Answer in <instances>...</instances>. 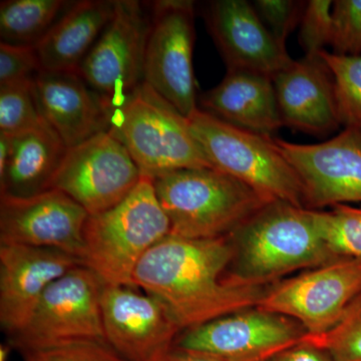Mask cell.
<instances>
[{
    "mask_svg": "<svg viewBox=\"0 0 361 361\" xmlns=\"http://www.w3.org/2000/svg\"><path fill=\"white\" fill-rule=\"evenodd\" d=\"M234 247L227 237L188 239L169 234L142 259L137 288L165 304L182 330L258 306L268 288L232 283L226 270Z\"/></svg>",
    "mask_w": 361,
    "mask_h": 361,
    "instance_id": "obj_1",
    "label": "cell"
},
{
    "mask_svg": "<svg viewBox=\"0 0 361 361\" xmlns=\"http://www.w3.org/2000/svg\"><path fill=\"white\" fill-rule=\"evenodd\" d=\"M228 236L234 247L228 279L242 286H264L294 271L334 262L312 210L286 202L268 203Z\"/></svg>",
    "mask_w": 361,
    "mask_h": 361,
    "instance_id": "obj_2",
    "label": "cell"
},
{
    "mask_svg": "<svg viewBox=\"0 0 361 361\" xmlns=\"http://www.w3.org/2000/svg\"><path fill=\"white\" fill-rule=\"evenodd\" d=\"M169 234L170 222L157 198L154 180L142 176L123 201L89 216L80 260L104 285L137 288V265Z\"/></svg>",
    "mask_w": 361,
    "mask_h": 361,
    "instance_id": "obj_3",
    "label": "cell"
},
{
    "mask_svg": "<svg viewBox=\"0 0 361 361\" xmlns=\"http://www.w3.org/2000/svg\"><path fill=\"white\" fill-rule=\"evenodd\" d=\"M170 234L188 239L231 234L267 205L261 195L216 168L185 169L154 179Z\"/></svg>",
    "mask_w": 361,
    "mask_h": 361,
    "instance_id": "obj_4",
    "label": "cell"
},
{
    "mask_svg": "<svg viewBox=\"0 0 361 361\" xmlns=\"http://www.w3.org/2000/svg\"><path fill=\"white\" fill-rule=\"evenodd\" d=\"M142 176L156 179L185 169L214 168L188 118L142 82L113 111L110 130Z\"/></svg>",
    "mask_w": 361,
    "mask_h": 361,
    "instance_id": "obj_5",
    "label": "cell"
},
{
    "mask_svg": "<svg viewBox=\"0 0 361 361\" xmlns=\"http://www.w3.org/2000/svg\"><path fill=\"white\" fill-rule=\"evenodd\" d=\"M211 165L244 183L266 201L306 208L300 178L270 135L235 127L201 109L188 118Z\"/></svg>",
    "mask_w": 361,
    "mask_h": 361,
    "instance_id": "obj_6",
    "label": "cell"
},
{
    "mask_svg": "<svg viewBox=\"0 0 361 361\" xmlns=\"http://www.w3.org/2000/svg\"><path fill=\"white\" fill-rule=\"evenodd\" d=\"M104 283L80 265L44 292L25 329L9 338L21 353L75 341H106L102 317Z\"/></svg>",
    "mask_w": 361,
    "mask_h": 361,
    "instance_id": "obj_7",
    "label": "cell"
},
{
    "mask_svg": "<svg viewBox=\"0 0 361 361\" xmlns=\"http://www.w3.org/2000/svg\"><path fill=\"white\" fill-rule=\"evenodd\" d=\"M149 6L144 82L189 118L198 110L193 70L194 2L159 0Z\"/></svg>",
    "mask_w": 361,
    "mask_h": 361,
    "instance_id": "obj_8",
    "label": "cell"
},
{
    "mask_svg": "<svg viewBox=\"0 0 361 361\" xmlns=\"http://www.w3.org/2000/svg\"><path fill=\"white\" fill-rule=\"evenodd\" d=\"M151 14L135 0H116L115 13L78 73L111 110L144 82Z\"/></svg>",
    "mask_w": 361,
    "mask_h": 361,
    "instance_id": "obj_9",
    "label": "cell"
},
{
    "mask_svg": "<svg viewBox=\"0 0 361 361\" xmlns=\"http://www.w3.org/2000/svg\"><path fill=\"white\" fill-rule=\"evenodd\" d=\"M360 293L361 262L334 261L271 287L258 307L295 320L307 336H319L343 319Z\"/></svg>",
    "mask_w": 361,
    "mask_h": 361,
    "instance_id": "obj_10",
    "label": "cell"
},
{
    "mask_svg": "<svg viewBox=\"0 0 361 361\" xmlns=\"http://www.w3.org/2000/svg\"><path fill=\"white\" fill-rule=\"evenodd\" d=\"M305 336L295 320L255 306L183 330L173 346L231 361H264Z\"/></svg>",
    "mask_w": 361,
    "mask_h": 361,
    "instance_id": "obj_11",
    "label": "cell"
},
{
    "mask_svg": "<svg viewBox=\"0 0 361 361\" xmlns=\"http://www.w3.org/2000/svg\"><path fill=\"white\" fill-rule=\"evenodd\" d=\"M142 177L122 142L103 132L68 149L52 189L63 192L94 215L123 201Z\"/></svg>",
    "mask_w": 361,
    "mask_h": 361,
    "instance_id": "obj_12",
    "label": "cell"
},
{
    "mask_svg": "<svg viewBox=\"0 0 361 361\" xmlns=\"http://www.w3.org/2000/svg\"><path fill=\"white\" fill-rule=\"evenodd\" d=\"M273 140L302 182L306 208L361 202V130L344 129L319 144Z\"/></svg>",
    "mask_w": 361,
    "mask_h": 361,
    "instance_id": "obj_13",
    "label": "cell"
},
{
    "mask_svg": "<svg viewBox=\"0 0 361 361\" xmlns=\"http://www.w3.org/2000/svg\"><path fill=\"white\" fill-rule=\"evenodd\" d=\"M135 289L104 284V337L128 361H155L173 348L182 329L165 304Z\"/></svg>",
    "mask_w": 361,
    "mask_h": 361,
    "instance_id": "obj_14",
    "label": "cell"
},
{
    "mask_svg": "<svg viewBox=\"0 0 361 361\" xmlns=\"http://www.w3.org/2000/svg\"><path fill=\"white\" fill-rule=\"evenodd\" d=\"M89 216L56 189L27 198L0 195V244L56 249L80 260Z\"/></svg>",
    "mask_w": 361,
    "mask_h": 361,
    "instance_id": "obj_15",
    "label": "cell"
},
{
    "mask_svg": "<svg viewBox=\"0 0 361 361\" xmlns=\"http://www.w3.org/2000/svg\"><path fill=\"white\" fill-rule=\"evenodd\" d=\"M80 265L56 249L0 244V324L9 338L25 329L47 288Z\"/></svg>",
    "mask_w": 361,
    "mask_h": 361,
    "instance_id": "obj_16",
    "label": "cell"
},
{
    "mask_svg": "<svg viewBox=\"0 0 361 361\" xmlns=\"http://www.w3.org/2000/svg\"><path fill=\"white\" fill-rule=\"evenodd\" d=\"M207 25L227 71H244L271 78L293 63L246 0H214L205 11Z\"/></svg>",
    "mask_w": 361,
    "mask_h": 361,
    "instance_id": "obj_17",
    "label": "cell"
},
{
    "mask_svg": "<svg viewBox=\"0 0 361 361\" xmlns=\"http://www.w3.org/2000/svg\"><path fill=\"white\" fill-rule=\"evenodd\" d=\"M33 92L42 118L68 149L110 130V104L78 71L42 70Z\"/></svg>",
    "mask_w": 361,
    "mask_h": 361,
    "instance_id": "obj_18",
    "label": "cell"
},
{
    "mask_svg": "<svg viewBox=\"0 0 361 361\" xmlns=\"http://www.w3.org/2000/svg\"><path fill=\"white\" fill-rule=\"evenodd\" d=\"M272 80L284 126L316 137L341 127L334 75L320 52L293 61Z\"/></svg>",
    "mask_w": 361,
    "mask_h": 361,
    "instance_id": "obj_19",
    "label": "cell"
},
{
    "mask_svg": "<svg viewBox=\"0 0 361 361\" xmlns=\"http://www.w3.org/2000/svg\"><path fill=\"white\" fill-rule=\"evenodd\" d=\"M203 111L224 122L270 135L283 127L272 78L244 71H227L219 85L202 94Z\"/></svg>",
    "mask_w": 361,
    "mask_h": 361,
    "instance_id": "obj_20",
    "label": "cell"
},
{
    "mask_svg": "<svg viewBox=\"0 0 361 361\" xmlns=\"http://www.w3.org/2000/svg\"><path fill=\"white\" fill-rule=\"evenodd\" d=\"M116 0L73 2L35 45L42 70L78 71L115 13Z\"/></svg>",
    "mask_w": 361,
    "mask_h": 361,
    "instance_id": "obj_21",
    "label": "cell"
},
{
    "mask_svg": "<svg viewBox=\"0 0 361 361\" xmlns=\"http://www.w3.org/2000/svg\"><path fill=\"white\" fill-rule=\"evenodd\" d=\"M68 147L47 122L11 137L8 158L0 170V195L27 198L52 189Z\"/></svg>",
    "mask_w": 361,
    "mask_h": 361,
    "instance_id": "obj_22",
    "label": "cell"
},
{
    "mask_svg": "<svg viewBox=\"0 0 361 361\" xmlns=\"http://www.w3.org/2000/svg\"><path fill=\"white\" fill-rule=\"evenodd\" d=\"M63 0H2L0 39L4 44L35 47L66 11Z\"/></svg>",
    "mask_w": 361,
    "mask_h": 361,
    "instance_id": "obj_23",
    "label": "cell"
},
{
    "mask_svg": "<svg viewBox=\"0 0 361 361\" xmlns=\"http://www.w3.org/2000/svg\"><path fill=\"white\" fill-rule=\"evenodd\" d=\"M312 215L332 260L361 262V207L341 204Z\"/></svg>",
    "mask_w": 361,
    "mask_h": 361,
    "instance_id": "obj_24",
    "label": "cell"
},
{
    "mask_svg": "<svg viewBox=\"0 0 361 361\" xmlns=\"http://www.w3.org/2000/svg\"><path fill=\"white\" fill-rule=\"evenodd\" d=\"M334 80L339 122L344 129L361 130V54L342 56L322 51Z\"/></svg>",
    "mask_w": 361,
    "mask_h": 361,
    "instance_id": "obj_25",
    "label": "cell"
},
{
    "mask_svg": "<svg viewBox=\"0 0 361 361\" xmlns=\"http://www.w3.org/2000/svg\"><path fill=\"white\" fill-rule=\"evenodd\" d=\"M44 123L33 92V80L0 85V134L16 137Z\"/></svg>",
    "mask_w": 361,
    "mask_h": 361,
    "instance_id": "obj_26",
    "label": "cell"
},
{
    "mask_svg": "<svg viewBox=\"0 0 361 361\" xmlns=\"http://www.w3.org/2000/svg\"><path fill=\"white\" fill-rule=\"evenodd\" d=\"M302 341L322 349L334 361H361V293L334 329Z\"/></svg>",
    "mask_w": 361,
    "mask_h": 361,
    "instance_id": "obj_27",
    "label": "cell"
},
{
    "mask_svg": "<svg viewBox=\"0 0 361 361\" xmlns=\"http://www.w3.org/2000/svg\"><path fill=\"white\" fill-rule=\"evenodd\" d=\"M334 1L311 0L306 2L300 21L299 42L305 54H317L331 44L334 32Z\"/></svg>",
    "mask_w": 361,
    "mask_h": 361,
    "instance_id": "obj_28",
    "label": "cell"
},
{
    "mask_svg": "<svg viewBox=\"0 0 361 361\" xmlns=\"http://www.w3.org/2000/svg\"><path fill=\"white\" fill-rule=\"evenodd\" d=\"M334 32L330 47L342 56L361 54V0H337L332 8Z\"/></svg>",
    "mask_w": 361,
    "mask_h": 361,
    "instance_id": "obj_29",
    "label": "cell"
},
{
    "mask_svg": "<svg viewBox=\"0 0 361 361\" xmlns=\"http://www.w3.org/2000/svg\"><path fill=\"white\" fill-rule=\"evenodd\" d=\"M23 361H128L108 342L75 341L23 353Z\"/></svg>",
    "mask_w": 361,
    "mask_h": 361,
    "instance_id": "obj_30",
    "label": "cell"
},
{
    "mask_svg": "<svg viewBox=\"0 0 361 361\" xmlns=\"http://www.w3.org/2000/svg\"><path fill=\"white\" fill-rule=\"evenodd\" d=\"M252 6L278 44L286 47L289 35L302 18L305 4L293 0H255Z\"/></svg>",
    "mask_w": 361,
    "mask_h": 361,
    "instance_id": "obj_31",
    "label": "cell"
},
{
    "mask_svg": "<svg viewBox=\"0 0 361 361\" xmlns=\"http://www.w3.org/2000/svg\"><path fill=\"white\" fill-rule=\"evenodd\" d=\"M42 70L35 47L0 44V85L32 80Z\"/></svg>",
    "mask_w": 361,
    "mask_h": 361,
    "instance_id": "obj_32",
    "label": "cell"
},
{
    "mask_svg": "<svg viewBox=\"0 0 361 361\" xmlns=\"http://www.w3.org/2000/svg\"><path fill=\"white\" fill-rule=\"evenodd\" d=\"M274 361H334L322 349L301 341L273 357Z\"/></svg>",
    "mask_w": 361,
    "mask_h": 361,
    "instance_id": "obj_33",
    "label": "cell"
},
{
    "mask_svg": "<svg viewBox=\"0 0 361 361\" xmlns=\"http://www.w3.org/2000/svg\"><path fill=\"white\" fill-rule=\"evenodd\" d=\"M155 361H231L215 357V356L202 355V353H190V351L180 350L173 346L170 350L164 353ZM265 361V360H264Z\"/></svg>",
    "mask_w": 361,
    "mask_h": 361,
    "instance_id": "obj_34",
    "label": "cell"
},
{
    "mask_svg": "<svg viewBox=\"0 0 361 361\" xmlns=\"http://www.w3.org/2000/svg\"><path fill=\"white\" fill-rule=\"evenodd\" d=\"M13 349L11 343L1 344L0 346V361H8L11 351Z\"/></svg>",
    "mask_w": 361,
    "mask_h": 361,
    "instance_id": "obj_35",
    "label": "cell"
},
{
    "mask_svg": "<svg viewBox=\"0 0 361 361\" xmlns=\"http://www.w3.org/2000/svg\"><path fill=\"white\" fill-rule=\"evenodd\" d=\"M265 361H274L273 360V358H271V360H265Z\"/></svg>",
    "mask_w": 361,
    "mask_h": 361,
    "instance_id": "obj_36",
    "label": "cell"
}]
</instances>
